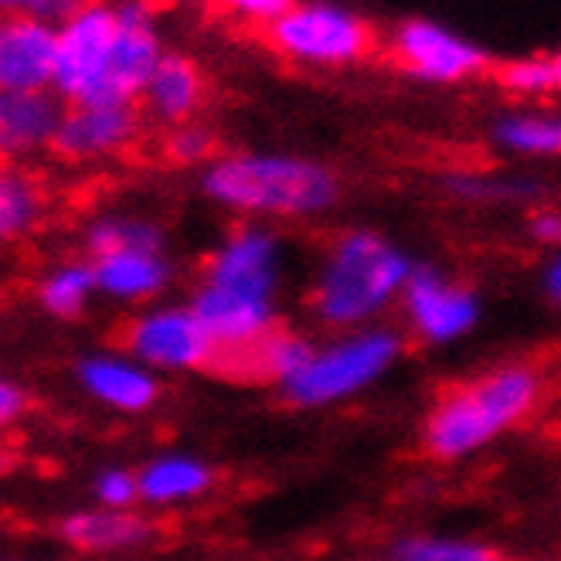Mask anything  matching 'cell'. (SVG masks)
<instances>
[{"instance_id": "6da1fadb", "label": "cell", "mask_w": 561, "mask_h": 561, "mask_svg": "<svg viewBox=\"0 0 561 561\" xmlns=\"http://www.w3.org/2000/svg\"><path fill=\"white\" fill-rule=\"evenodd\" d=\"M211 205L249 221H310L341 202V178L323 160L289 150L218 153L202 171Z\"/></svg>"}, {"instance_id": "7a4b0ae2", "label": "cell", "mask_w": 561, "mask_h": 561, "mask_svg": "<svg viewBox=\"0 0 561 561\" xmlns=\"http://www.w3.org/2000/svg\"><path fill=\"white\" fill-rule=\"evenodd\" d=\"M412 270L415 262L399 242L375 228H347L320 259L310 286V310L337 334L375 327L391 307L402 304Z\"/></svg>"}, {"instance_id": "3957f363", "label": "cell", "mask_w": 561, "mask_h": 561, "mask_svg": "<svg viewBox=\"0 0 561 561\" xmlns=\"http://www.w3.org/2000/svg\"><path fill=\"white\" fill-rule=\"evenodd\" d=\"M545 381L531 365H501L456 385L428 409L422 449L436 463H463L493 446L541 405Z\"/></svg>"}, {"instance_id": "277c9868", "label": "cell", "mask_w": 561, "mask_h": 561, "mask_svg": "<svg viewBox=\"0 0 561 561\" xmlns=\"http://www.w3.org/2000/svg\"><path fill=\"white\" fill-rule=\"evenodd\" d=\"M405 344L399 330L385 323L344 330L330 341L317 344L307 365L279 385L283 402L293 409H330L344 405L357 394L375 388L394 365H399Z\"/></svg>"}, {"instance_id": "5b68a950", "label": "cell", "mask_w": 561, "mask_h": 561, "mask_svg": "<svg viewBox=\"0 0 561 561\" xmlns=\"http://www.w3.org/2000/svg\"><path fill=\"white\" fill-rule=\"evenodd\" d=\"M262 35L283 61L310 72L354 69L375 51V27L337 0H296Z\"/></svg>"}, {"instance_id": "8992f818", "label": "cell", "mask_w": 561, "mask_h": 561, "mask_svg": "<svg viewBox=\"0 0 561 561\" xmlns=\"http://www.w3.org/2000/svg\"><path fill=\"white\" fill-rule=\"evenodd\" d=\"M123 351L163 375H197L215 368L221 354L191 304H150L123 323Z\"/></svg>"}, {"instance_id": "52a82bcc", "label": "cell", "mask_w": 561, "mask_h": 561, "mask_svg": "<svg viewBox=\"0 0 561 561\" xmlns=\"http://www.w3.org/2000/svg\"><path fill=\"white\" fill-rule=\"evenodd\" d=\"M388 55L399 69L425 85H459L486 69V51L433 18H405L388 31Z\"/></svg>"}, {"instance_id": "ba28073f", "label": "cell", "mask_w": 561, "mask_h": 561, "mask_svg": "<svg viewBox=\"0 0 561 561\" xmlns=\"http://www.w3.org/2000/svg\"><path fill=\"white\" fill-rule=\"evenodd\" d=\"M119 35V14L113 0H92L82 11L58 24L55 48V82L51 89L69 106L89 103L95 85L103 82Z\"/></svg>"}, {"instance_id": "9c48e42d", "label": "cell", "mask_w": 561, "mask_h": 561, "mask_svg": "<svg viewBox=\"0 0 561 561\" xmlns=\"http://www.w3.org/2000/svg\"><path fill=\"white\" fill-rule=\"evenodd\" d=\"M399 307L409 334L428 347H449L470 337L483 313V304L470 283L436 266H419V262L409 276Z\"/></svg>"}, {"instance_id": "30bf717a", "label": "cell", "mask_w": 561, "mask_h": 561, "mask_svg": "<svg viewBox=\"0 0 561 561\" xmlns=\"http://www.w3.org/2000/svg\"><path fill=\"white\" fill-rule=\"evenodd\" d=\"M119 35L103 82L95 85L92 106H137L157 65L168 55L157 27V0H113Z\"/></svg>"}, {"instance_id": "8fae6325", "label": "cell", "mask_w": 561, "mask_h": 561, "mask_svg": "<svg viewBox=\"0 0 561 561\" xmlns=\"http://www.w3.org/2000/svg\"><path fill=\"white\" fill-rule=\"evenodd\" d=\"M205 283L276 300L283 286V242L270 225L245 221L228 232L205 259Z\"/></svg>"}, {"instance_id": "7c38bea8", "label": "cell", "mask_w": 561, "mask_h": 561, "mask_svg": "<svg viewBox=\"0 0 561 561\" xmlns=\"http://www.w3.org/2000/svg\"><path fill=\"white\" fill-rule=\"evenodd\" d=\"M187 304L194 307L197 317H202V323L211 334L221 357H245L249 360V354L279 327L276 323V317H279L276 300L239 293V289H228V286H215L205 279L194 286Z\"/></svg>"}, {"instance_id": "4fadbf2b", "label": "cell", "mask_w": 561, "mask_h": 561, "mask_svg": "<svg viewBox=\"0 0 561 561\" xmlns=\"http://www.w3.org/2000/svg\"><path fill=\"white\" fill-rule=\"evenodd\" d=\"M82 394L113 415H144L160 402V375L126 351H92L76 365Z\"/></svg>"}, {"instance_id": "5bb4252c", "label": "cell", "mask_w": 561, "mask_h": 561, "mask_svg": "<svg viewBox=\"0 0 561 561\" xmlns=\"http://www.w3.org/2000/svg\"><path fill=\"white\" fill-rule=\"evenodd\" d=\"M140 137V113L137 106H92L79 103L65 110L61 129L55 137V157L65 163H103L123 157Z\"/></svg>"}, {"instance_id": "9a60e30c", "label": "cell", "mask_w": 561, "mask_h": 561, "mask_svg": "<svg viewBox=\"0 0 561 561\" xmlns=\"http://www.w3.org/2000/svg\"><path fill=\"white\" fill-rule=\"evenodd\" d=\"M58 24L38 14H8L0 24V89L38 92L55 82Z\"/></svg>"}, {"instance_id": "2e32d148", "label": "cell", "mask_w": 561, "mask_h": 561, "mask_svg": "<svg viewBox=\"0 0 561 561\" xmlns=\"http://www.w3.org/2000/svg\"><path fill=\"white\" fill-rule=\"evenodd\" d=\"M99 296L116 307H150L174 283V266L163 249L110 252L92 259Z\"/></svg>"}, {"instance_id": "e0dca14e", "label": "cell", "mask_w": 561, "mask_h": 561, "mask_svg": "<svg viewBox=\"0 0 561 561\" xmlns=\"http://www.w3.org/2000/svg\"><path fill=\"white\" fill-rule=\"evenodd\" d=\"M69 103L55 89L0 92V150L8 160H27L55 150Z\"/></svg>"}, {"instance_id": "ac0fdd59", "label": "cell", "mask_w": 561, "mask_h": 561, "mask_svg": "<svg viewBox=\"0 0 561 561\" xmlns=\"http://www.w3.org/2000/svg\"><path fill=\"white\" fill-rule=\"evenodd\" d=\"M58 538L79 554H129L153 538V524L144 511H113V507H82L65 514Z\"/></svg>"}, {"instance_id": "d6986e66", "label": "cell", "mask_w": 561, "mask_h": 561, "mask_svg": "<svg viewBox=\"0 0 561 561\" xmlns=\"http://www.w3.org/2000/svg\"><path fill=\"white\" fill-rule=\"evenodd\" d=\"M205 99H208V79L202 65L191 55L168 51L157 65L153 79L147 82L140 106L153 123L174 129V126L194 123L197 113L205 110Z\"/></svg>"}, {"instance_id": "ffe728a7", "label": "cell", "mask_w": 561, "mask_h": 561, "mask_svg": "<svg viewBox=\"0 0 561 561\" xmlns=\"http://www.w3.org/2000/svg\"><path fill=\"white\" fill-rule=\"evenodd\" d=\"M140 477V504L153 511H178L205 501L215 490V470L202 456L187 449L160 453L137 470Z\"/></svg>"}, {"instance_id": "44dd1931", "label": "cell", "mask_w": 561, "mask_h": 561, "mask_svg": "<svg viewBox=\"0 0 561 561\" xmlns=\"http://www.w3.org/2000/svg\"><path fill=\"white\" fill-rule=\"evenodd\" d=\"M490 144L517 160L561 157V113L558 110H507L490 123Z\"/></svg>"}, {"instance_id": "7402d4cb", "label": "cell", "mask_w": 561, "mask_h": 561, "mask_svg": "<svg viewBox=\"0 0 561 561\" xmlns=\"http://www.w3.org/2000/svg\"><path fill=\"white\" fill-rule=\"evenodd\" d=\"M99 296L92 259H65L35 283V304L55 320H79Z\"/></svg>"}, {"instance_id": "603a6c76", "label": "cell", "mask_w": 561, "mask_h": 561, "mask_svg": "<svg viewBox=\"0 0 561 561\" xmlns=\"http://www.w3.org/2000/svg\"><path fill=\"white\" fill-rule=\"evenodd\" d=\"M48 218V187L24 168H8L0 178V236L4 242H24Z\"/></svg>"}, {"instance_id": "cb8c5ba5", "label": "cell", "mask_w": 561, "mask_h": 561, "mask_svg": "<svg viewBox=\"0 0 561 561\" xmlns=\"http://www.w3.org/2000/svg\"><path fill=\"white\" fill-rule=\"evenodd\" d=\"M85 249L89 259L110 255V252H134V249H163V228L134 211H103L89 218L85 225Z\"/></svg>"}, {"instance_id": "d4e9b609", "label": "cell", "mask_w": 561, "mask_h": 561, "mask_svg": "<svg viewBox=\"0 0 561 561\" xmlns=\"http://www.w3.org/2000/svg\"><path fill=\"white\" fill-rule=\"evenodd\" d=\"M385 561H511L497 545L467 535L415 531L394 538L385 548Z\"/></svg>"}, {"instance_id": "484cf974", "label": "cell", "mask_w": 561, "mask_h": 561, "mask_svg": "<svg viewBox=\"0 0 561 561\" xmlns=\"http://www.w3.org/2000/svg\"><path fill=\"white\" fill-rule=\"evenodd\" d=\"M317 341L300 334V330H286V327H276L273 334L262 341L252 354H249V365L259 371V375H266L276 388L293 378L296 371H300L310 354H313Z\"/></svg>"}, {"instance_id": "4316f807", "label": "cell", "mask_w": 561, "mask_h": 561, "mask_svg": "<svg viewBox=\"0 0 561 561\" xmlns=\"http://www.w3.org/2000/svg\"><path fill=\"white\" fill-rule=\"evenodd\" d=\"M446 191L456 194L459 202L493 205V202H531V197H538L541 184L531 178H497V174L456 171L446 178Z\"/></svg>"}, {"instance_id": "83f0119b", "label": "cell", "mask_w": 561, "mask_h": 561, "mask_svg": "<svg viewBox=\"0 0 561 561\" xmlns=\"http://www.w3.org/2000/svg\"><path fill=\"white\" fill-rule=\"evenodd\" d=\"M497 85H501L507 95L524 99V103H535V99H545L548 92H554V69H551V58H545V55L507 58L504 65H497Z\"/></svg>"}, {"instance_id": "f1b7e54d", "label": "cell", "mask_w": 561, "mask_h": 561, "mask_svg": "<svg viewBox=\"0 0 561 561\" xmlns=\"http://www.w3.org/2000/svg\"><path fill=\"white\" fill-rule=\"evenodd\" d=\"M163 153H168V160L178 163V168H202L205 171L208 163L218 157V137H215L211 126L194 119V123L168 129V137H163Z\"/></svg>"}, {"instance_id": "f546056e", "label": "cell", "mask_w": 561, "mask_h": 561, "mask_svg": "<svg viewBox=\"0 0 561 561\" xmlns=\"http://www.w3.org/2000/svg\"><path fill=\"white\" fill-rule=\"evenodd\" d=\"M92 501L99 507L134 511L140 504V477L126 467H103L92 477Z\"/></svg>"}, {"instance_id": "4dcf8cb0", "label": "cell", "mask_w": 561, "mask_h": 561, "mask_svg": "<svg viewBox=\"0 0 561 561\" xmlns=\"http://www.w3.org/2000/svg\"><path fill=\"white\" fill-rule=\"evenodd\" d=\"M293 4L296 0H211V8L221 18L236 21L242 27H262V31H270Z\"/></svg>"}, {"instance_id": "1f68e13d", "label": "cell", "mask_w": 561, "mask_h": 561, "mask_svg": "<svg viewBox=\"0 0 561 561\" xmlns=\"http://www.w3.org/2000/svg\"><path fill=\"white\" fill-rule=\"evenodd\" d=\"M527 236H531V242L545 245L548 252H558L561 249V208L538 205L527 215Z\"/></svg>"}, {"instance_id": "d6a6232c", "label": "cell", "mask_w": 561, "mask_h": 561, "mask_svg": "<svg viewBox=\"0 0 561 561\" xmlns=\"http://www.w3.org/2000/svg\"><path fill=\"white\" fill-rule=\"evenodd\" d=\"M27 405H31V394H27V388L21 381H14V378L0 381V422H4V425L21 422Z\"/></svg>"}, {"instance_id": "836d02e7", "label": "cell", "mask_w": 561, "mask_h": 561, "mask_svg": "<svg viewBox=\"0 0 561 561\" xmlns=\"http://www.w3.org/2000/svg\"><path fill=\"white\" fill-rule=\"evenodd\" d=\"M541 293H545V300L561 310V249L548 255L545 262V270H541Z\"/></svg>"}, {"instance_id": "e575fe53", "label": "cell", "mask_w": 561, "mask_h": 561, "mask_svg": "<svg viewBox=\"0 0 561 561\" xmlns=\"http://www.w3.org/2000/svg\"><path fill=\"white\" fill-rule=\"evenodd\" d=\"M85 4H92V0H38L35 14L45 18V21H51V24H61L69 14L82 11Z\"/></svg>"}, {"instance_id": "d590c367", "label": "cell", "mask_w": 561, "mask_h": 561, "mask_svg": "<svg viewBox=\"0 0 561 561\" xmlns=\"http://www.w3.org/2000/svg\"><path fill=\"white\" fill-rule=\"evenodd\" d=\"M0 8H4L8 14H35L38 0H0Z\"/></svg>"}, {"instance_id": "8d00e7d4", "label": "cell", "mask_w": 561, "mask_h": 561, "mask_svg": "<svg viewBox=\"0 0 561 561\" xmlns=\"http://www.w3.org/2000/svg\"><path fill=\"white\" fill-rule=\"evenodd\" d=\"M551 69H554V92H561V48L551 55Z\"/></svg>"}]
</instances>
